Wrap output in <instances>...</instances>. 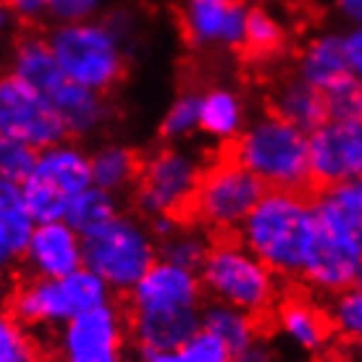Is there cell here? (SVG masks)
<instances>
[{"instance_id":"obj_37","label":"cell","mask_w":362,"mask_h":362,"mask_svg":"<svg viewBox=\"0 0 362 362\" xmlns=\"http://www.w3.org/2000/svg\"><path fill=\"white\" fill-rule=\"evenodd\" d=\"M103 0H50V18L58 24H74V21H87L98 13Z\"/></svg>"},{"instance_id":"obj_10","label":"cell","mask_w":362,"mask_h":362,"mask_svg":"<svg viewBox=\"0 0 362 362\" xmlns=\"http://www.w3.org/2000/svg\"><path fill=\"white\" fill-rule=\"evenodd\" d=\"M0 134L40 153L69 142L71 136L53 100L13 74H6L0 82Z\"/></svg>"},{"instance_id":"obj_11","label":"cell","mask_w":362,"mask_h":362,"mask_svg":"<svg viewBox=\"0 0 362 362\" xmlns=\"http://www.w3.org/2000/svg\"><path fill=\"white\" fill-rule=\"evenodd\" d=\"M317 216L315 242L299 284H305L317 297H334L339 291L357 286L362 271V247L331 218Z\"/></svg>"},{"instance_id":"obj_6","label":"cell","mask_w":362,"mask_h":362,"mask_svg":"<svg viewBox=\"0 0 362 362\" xmlns=\"http://www.w3.org/2000/svg\"><path fill=\"white\" fill-rule=\"evenodd\" d=\"M208 163V155H194L184 147L163 145L145 153L142 173L132 189V205L136 216L145 221L173 218L179 223H192V208L197 197V187Z\"/></svg>"},{"instance_id":"obj_19","label":"cell","mask_w":362,"mask_h":362,"mask_svg":"<svg viewBox=\"0 0 362 362\" xmlns=\"http://www.w3.org/2000/svg\"><path fill=\"white\" fill-rule=\"evenodd\" d=\"M268 110L294 127L305 129L308 134H313L317 127H323L328 121L323 90L308 84L294 71L289 76H281L279 82L273 84V90L268 92Z\"/></svg>"},{"instance_id":"obj_34","label":"cell","mask_w":362,"mask_h":362,"mask_svg":"<svg viewBox=\"0 0 362 362\" xmlns=\"http://www.w3.org/2000/svg\"><path fill=\"white\" fill-rule=\"evenodd\" d=\"M0 362H42L35 331L11 315H3L0 320Z\"/></svg>"},{"instance_id":"obj_33","label":"cell","mask_w":362,"mask_h":362,"mask_svg":"<svg viewBox=\"0 0 362 362\" xmlns=\"http://www.w3.org/2000/svg\"><path fill=\"white\" fill-rule=\"evenodd\" d=\"M147 357H150V362H228L231 352L213 334L199 331L197 336H192L187 344L176 346L171 352L147 354Z\"/></svg>"},{"instance_id":"obj_32","label":"cell","mask_w":362,"mask_h":362,"mask_svg":"<svg viewBox=\"0 0 362 362\" xmlns=\"http://www.w3.org/2000/svg\"><path fill=\"white\" fill-rule=\"evenodd\" d=\"M331 323H334L336 339L360 344L362 341V286H352L328 297L326 302Z\"/></svg>"},{"instance_id":"obj_12","label":"cell","mask_w":362,"mask_h":362,"mask_svg":"<svg viewBox=\"0 0 362 362\" xmlns=\"http://www.w3.org/2000/svg\"><path fill=\"white\" fill-rule=\"evenodd\" d=\"M127 341V313L121 305L108 302L61 328L58 357L61 362H124Z\"/></svg>"},{"instance_id":"obj_5","label":"cell","mask_w":362,"mask_h":362,"mask_svg":"<svg viewBox=\"0 0 362 362\" xmlns=\"http://www.w3.org/2000/svg\"><path fill=\"white\" fill-rule=\"evenodd\" d=\"M47 40L71 82L108 95L127 79V45L116 24L92 21V18L58 24L47 35Z\"/></svg>"},{"instance_id":"obj_43","label":"cell","mask_w":362,"mask_h":362,"mask_svg":"<svg viewBox=\"0 0 362 362\" xmlns=\"http://www.w3.org/2000/svg\"><path fill=\"white\" fill-rule=\"evenodd\" d=\"M354 349H357V360L362 362V341H360V344H354Z\"/></svg>"},{"instance_id":"obj_42","label":"cell","mask_w":362,"mask_h":362,"mask_svg":"<svg viewBox=\"0 0 362 362\" xmlns=\"http://www.w3.org/2000/svg\"><path fill=\"white\" fill-rule=\"evenodd\" d=\"M124 362H150V357H147V354H142V352H136V349H134V354H132V357H127Z\"/></svg>"},{"instance_id":"obj_35","label":"cell","mask_w":362,"mask_h":362,"mask_svg":"<svg viewBox=\"0 0 362 362\" xmlns=\"http://www.w3.org/2000/svg\"><path fill=\"white\" fill-rule=\"evenodd\" d=\"M323 95L328 105V121H362V82L354 74L323 90Z\"/></svg>"},{"instance_id":"obj_18","label":"cell","mask_w":362,"mask_h":362,"mask_svg":"<svg viewBox=\"0 0 362 362\" xmlns=\"http://www.w3.org/2000/svg\"><path fill=\"white\" fill-rule=\"evenodd\" d=\"M84 268V239L66 221L40 223L29 242V250L18 265V273L40 279H64Z\"/></svg>"},{"instance_id":"obj_20","label":"cell","mask_w":362,"mask_h":362,"mask_svg":"<svg viewBox=\"0 0 362 362\" xmlns=\"http://www.w3.org/2000/svg\"><path fill=\"white\" fill-rule=\"evenodd\" d=\"M37 223L29 210L21 184L0 181V263L13 265L16 271L24 255L29 250V242L37 231Z\"/></svg>"},{"instance_id":"obj_39","label":"cell","mask_w":362,"mask_h":362,"mask_svg":"<svg viewBox=\"0 0 362 362\" xmlns=\"http://www.w3.org/2000/svg\"><path fill=\"white\" fill-rule=\"evenodd\" d=\"M346 55H349V69L362 82V27H354L346 32Z\"/></svg>"},{"instance_id":"obj_16","label":"cell","mask_w":362,"mask_h":362,"mask_svg":"<svg viewBox=\"0 0 362 362\" xmlns=\"http://www.w3.org/2000/svg\"><path fill=\"white\" fill-rule=\"evenodd\" d=\"M205 289L197 271L168 260L158 263L145 273L134 289L121 297V305L129 310H168V308H205Z\"/></svg>"},{"instance_id":"obj_8","label":"cell","mask_w":362,"mask_h":362,"mask_svg":"<svg viewBox=\"0 0 362 362\" xmlns=\"http://www.w3.org/2000/svg\"><path fill=\"white\" fill-rule=\"evenodd\" d=\"M84 239V268L118 291L121 297L134 289L145 273L160 260L158 239L145 218L118 216L105 228Z\"/></svg>"},{"instance_id":"obj_21","label":"cell","mask_w":362,"mask_h":362,"mask_svg":"<svg viewBox=\"0 0 362 362\" xmlns=\"http://www.w3.org/2000/svg\"><path fill=\"white\" fill-rule=\"evenodd\" d=\"M8 74L18 76L21 82L32 84L35 90L45 92L47 98L69 79L58 64V58H55L47 35H37V32H24L16 37L13 50H11Z\"/></svg>"},{"instance_id":"obj_13","label":"cell","mask_w":362,"mask_h":362,"mask_svg":"<svg viewBox=\"0 0 362 362\" xmlns=\"http://www.w3.org/2000/svg\"><path fill=\"white\" fill-rule=\"evenodd\" d=\"M313 189L362 181V121H326L310 134Z\"/></svg>"},{"instance_id":"obj_7","label":"cell","mask_w":362,"mask_h":362,"mask_svg":"<svg viewBox=\"0 0 362 362\" xmlns=\"http://www.w3.org/2000/svg\"><path fill=\"white\" fill-rule=\"evenodd\" d=\"M263 181L239 163L228 145L208 155L192 208V223L210 234H239L247 216L265 197Z\"/></svg>"},{"instance_id":"obj_9","label":"cell","mask_w":362,"mask_h":362,"mask_svg":"<svg viewBox=\"0 0 362 362\" xmlns=\"http://www.w3.org/2000/svg\"><path fill=\"white\" fill-rule=\"evenodd\" d=\"M92 184V160L79 145L61 142L40 153L37 165L21 189L37 223L66 221L69 205Z\"/></svg>"},{"instance_id":"obj_36","label":"cell","mask_w":362,"mask_h":362,"mask_svg":"<svg viewBox=\"0 0 362 362\" xmlns=\"http://www.w3.org/2000/svg\"><path fill=\"white\" fill-rule=\"evenodd\" d=\"M37 158H40V150H35V147L16 142V139H3L0 142V173H3V179L13 181V184H24L35 171Z\"/></svg>"},{"instance_id":"obj_27","label":"cell","mask_w":362,"mask_h":362,"mask_svg":"<svg viewBox=\"0 0 362 362\" xmlns=\"http://www.w3.org/2000/svg\"><path fill=\"white\" fill-rule=\"evenodd\" d=\"M315 210L339 223L362 247V181H346L317 192Z\"/></svg>"},{"instance_id":"obj_4","label":"cell","mask_w":362,"mask_h":362,"mask_svg":"<svg viewBox=\"0 0 362 362\" xmlns=\"http://www.w3.org/2000/svg\"><path fill=\"white\" fill-rule=\"evenodd\" d=\"M110 302V286L90 268H79L64 279H40L18 273L11 286L6 315L29 331L64 328L69 320Z\"/></svg>"},{"instance_id":"obj_25","label":"cell","mask_w":362,"mask_h":362,"mask_svg":"<svg viewBox=\"0 0 362 362\" xmlns=\"http://www.w3.org/2000/svg\"><path fill=\"white\" fill-rule=\"evenodd\" d=\"M90 160L95 187L108 189L113 194H121V192L132 194L136 179L142 173L145 153H139L129 145H121V142H108V145H100L90 155Z\"/></svg>"},{"instance_id":"obj_30","label":"cell","mask_w":362,"mask_h":362,"mask_svg":"<svg viewBox=\"0 0 362 362\" xmlns=\"http://www.w3.org/2000/svg\"><path fill=\"white\" fill-rule=\"evenodd\" d=\"M210 242H213V236L202 226L181 223V226L173 228L171 234L158 239V250H160V260H168L173 265H184V268L199 273L205 257H208Z\"/></svg>"},{"instance_id":"obj_3","label":"cell","mask_w":362,"mask_h":362,"mask_svg":"<svg viewBox=\"0 0 362 362\" xmlns=\"http://www.w3.org/2000/svg\"><path fill=\"white\" fill-rule=\"evenodd\" d=\"M223 145H228L236 160L250 168L268 189L315 194L310 168V134L271 110L247 124L242 134Z\"/></svg>"},{"instance_id":"obj_38","label":"cell","mask_w":362,"mask_h":362,"mask_svg":"<svg viewBox=\"0 0 362 362\" xmlns=\"http://www.w3.org/2000/svg\"><path fill=\"white\" fill-rule=\"evenodd\" d=\"M8 13H13V18H18L21 24L35 27L37 21H42L45 16H50V0H6Z\"/></svg>"},{"instance_id":"obj_24","label":"cell","mask_w":362,"mask_h":362,"mask_svg":"<svg viewBox=\"0 0 362 362\" xmlns=\"http://www.w3.org/2000/svg\"><path fill=\"white\" fill-rule=\"evenodd\" d=\"M202 331H208L228 346V352H245L247 346H252L255 341H260L271 334V328L265 326L263 320H257L255 315L236 310L223 302H205L202 308Z\"/></svg>"},{"instance_id":"obj_15","label":"cell","mask_w":362,"mask_h":362,"mask_svg":"<svg viewBox=\"0 0 362 362\" xmlns=\"http://www.w3.org/2000/svg\"><path fill=\"white\" fill-rule=\"evenodd\" d=\"M315 297L305 284L289 281L276 308V328L305 354H323L336 339L328 308Z\"/></svg>"},{"instance_id":"obj_28","label":"cell","mask_w":362,"mask_h":362,"mask_svg":"<svg viewBox=\"0 0 362 362\" xmlns=\"http://www.w3.org/2000/svg\"><path fill=\"white\" fill-rule=\"evenodd\" d=\"M118 216H121V208H118L116 194L92 184L90 189H84L79 197L71 199L69 213H66V223L76 228L82 236H87L100 231V228H105Z\"/></svg>"},{"instance_id":"obj_23","label":"cell","mask_w":362,"mask_h":362,"mask_svg":"<svg viewBox=\"0 0 362 362\" xmlns=\"http://www.w3.org/2000/svg\"><path fill=\"white\" fill-rule=\"evenodd\" d=\"M53 105L58 108L61 118L69 127V134L71 136H90L95 132L108 124L110 118V105H108V95L103 92H95L90 87H82V84L66 79L58 90L50 95Z\"/></svg>"},{"instance_id":"obj_31","label":"cell","mask_w":362,"mask_h":362,"mask_svg":"<svg viewBox=\"0 0 362 362\" xmlns=\"http://www.w3.org/2000/svg\"><path fill=\"white\" fill-rule=\"evenodd\" d=\"M199 105L202 92H179L165 110L163 121L158 124V136L163 145H179L181 139L192 136L199 129Z\"/></svg>"},{"instance_id":"obj_41","label":"cell","mask_w":362,"mask_h":362,"mask_svg":"<svg viewBox=\"0 0 362 362\" xmlns=\"http://www.w3.org/2000/svg\"><path fill=\"white\" fill-rule=\"evenodd\" d=\"M336 8L341 11V16L352 21L354 27H362V0H336Z\"/></svg>"},{"instance_id":"obj_22","label":"cell","mask_w":362,"mask_h":362,"mask_svg":"<svg viewBox=\"0 0 362 362\" xmlns=\"http://www.w3.org/2000/svg\"><path fill=\"white\" fill-rule=\"evenodd\" d=\"M294 74L317 90H328L339 79L349 76L352 69H349V55H346V37L336 35V32L313 37L308 45L302 47Z\"/></svg>"},{"instance_id":"obj_14","label":"cell","mask_w":362,"mask_h":362,"mask_svg":"<svg viewBox=\"0 0 362 362\" xmlns=\"http://www.w3.org/2000/svg\"><path fill=\"white\" fill-rule=\"evenodd\" d=\"M247 8L242 0H187L181 11V32L197 50H239L247 37Z\"/></svg>"},{"instance_id":"obj_26","label":"cell","mask_w":362,"mask_h":362,"mask_svg":"<svg viewBox=\"0 0 362 362\" xmlns=\"http://www.w3.org/2000/svg\"><path fill=\"white\" fill-rule=\"evenodd\" d=\"M245 103L228 87H210L202 92L199 132H205L218 145L231 142L245 132Z\"/></svg>"},{"instance_id":"obj_17","label":"cell","mask_w":362,"mask_h":362,"mask_svg":"<svg viewBox=\"0 0 362 362\" xmlns=\"http://www.w3.org/2000/svg\"><path fill=\"white\" fill-rule=\"evenodd\" d=\"M124 308V305H121ZM129 341L136 352L160 354L187 344L202 331V308H168V310H129Z\"/></svg>"},{"instance_id":"obj_2","label":"cell","mask_w":362,"mask_h":362,"mask_svg":"<svg viewBox=\"0 0 362 362\" xmlns=\"http://www.w3.org/2000/svg\"><path fill=\"white\" fill-rule=\"evenodd\" d=\"M208 257L199 268L202 289L210 302L245 310L265 326L276 328V308L284 294L281 276L242 242L239 234H210Z\"/></svg>"},{"instance_id":"obj_1","label":"cell","mask_w":362,"mask_h":362,"mask_svg":"<svg viewBox=\"0 0 362 362\" xmlns=\"http://www.w3.org/2000/svg\"><path fill=\"white\" fill-rule=\"evenodd\" d=\"M315 194L268 189L239 228V236L284 281H299L315 242Z\"/></svg>"},{"instance_id":"obj_40","label":"cell","mask_w":362,"mask_h":362,"mask_svg":"<svg viewBox=\"0 0 362 362\" xmlns=\"http://www.w3.org/2000/svg\"><path fill=\"white\" fill-rule=\"evenodd\" d=\"M228 362H276V354H273L271 344H268L265 339H260V341H255L252 346H247L245 352L231 354Z\"/></svg>"},{"instance_id":"obj_29","label":"cell","mask_w":362,"mask_h":362,"mask_svg":"<svg viewBox=\"0 0 362 362\" xmlns=\"http://www.w3.org/2000/svg\"><path fill=\"white\" fill-rule=\"evenodd\" d=\"M284 45H286V32L279 18L265 8H250L242 58L252 64H268L284 53Z\"/></svg>"}]
</instances>
